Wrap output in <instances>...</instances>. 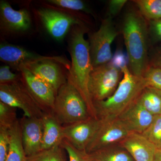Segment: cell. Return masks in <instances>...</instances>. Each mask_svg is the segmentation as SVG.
Returning <instances> with one entry per match:
<instances>
[{"mask_svg": "<svg viewBox=\"0 0 161 161\" xmlns=\"http://www.w3.org/2000/svg\"><path fill=\"white\" fill-rule=\"evenodd\" d=\"M85 33L86 29L82 25L72 27L69 41L71 62L66 75L67 79L80 93L87 106L90 115L97 118L88 90L90 75L94 67L90 55L89 43L85 38Z\"/></svg>", "mask_w": 161, "mask_h": 161, "instance_id": "6da1fadb", "label": "cell"}, {"mask_svg": "<svg viewBox=\"0 0 161 161\" xmlns=\"http://www.w3.org/2000/svg\"><path fill=\"white\" fill-rule=\"evenodd\" d=\"M149 26L139 12H128L124 19L123 34L126 48L129 67L132 74L142 77L149 65Z\"/></svg>", "mask_w": 161, "mask_h": 161, "instance_id": "7a4b0ae2", "label": "cell"}, {"mask_svg": "<svg viewBox=\"0 0 161 161\" xmlns=\"http://www.w3.org/2000/svg\"><path fill=\"white\" fill-rule=\"evenodd\" d=\"M124 76L113 95L94 103L96 116L117 117L137 100L147 85L143 77L132 74L127 65L121 69Z\"/></svg>", "mask_w": 161, "mask_h": 161, "instance_id": "3957f363", "label": "cell"}, {"mask_svg": "<svg viewBox=\"0 0 161 161\" xmlns=\"http://www.w3.org/2000/svg\"><path fill=\"white\" fill-rule=\"evenodd\" d=\"M52 113L64 125L85 120L90 114L80 93L68 80L58 91Z\"/></svg>", "mask_w": 161, "mask_h": 161, "instance_id": "277c9868", "label": "cell"}, {"mask_svg": "<svg viewBox=\"0 0 161 161\" xmlns=\"http://www.w3.org/2000/svg\"><path fill=\"white\" fill-rule=\"evenodd\" d=\"M0 100L10 106L20 109L25 117L42 118L46 113L35 100L21 78L12 83L0 84Z\"/></svg>", "mask_w": 161, "mask_h": 161, "instance_id": "5b68a950", "label": "cell"}, {"mask_svg": "<svg viewBox=\"0 0 161 161\" xmlns=\"http://www.w3.org/2000/svg\"><path fill=\"white\" fill-rule=\"evenodd\" d=\"M122 74L120 69L111 62L93 68L88 83L89 92L93 104L113 95Z\"/></svg>", "mask_w": 161, "mask_h": 161, "instance_id": "8992f818", "label": "cell"}, {"mask_svg": "<svg viewBox=\"0 0 161 161\" xmlns=\"http://www.w3.org/2000/svg\"><path fill=\"white\" fill-rule=\"evenodd\" d=\"M117 35L111 16L103 20L98 30L90 35L88 41L93 67L111 62L113 57L111 46Z\"/></svg>", "mask_w": 161, "mask_h": 161, "instance_id": "52a82bcc", "label": "cell"}, {"mask_svg": "<svg viewBox=\"0 0 161 161\" xmlns=\"http://www.w3.org/2000/svg\"><path fill=\"white\" fill-rule=\"evenodd\" d=\"M99 119L98 129L86 149L89 154L123 140L132 132L118 117Z\"/></svg>", "mask_w": 161, "mask_h": 161, "instance_id": "ba28073f", "label": "cell"}, {"mask_svg": "<svg viewBox=\"0 0 161 161\" xmlns=\"http://www.w3.org/2000/svg\"><path fill=\"white\" fill-rule=\"evenodd\" d=\"M0 60L19 72L26 64L42 60H56L68 70L71 65V62L63 57L41 56L21 47L8 43H2L0 45Z\"/></svg>", "mask_w": 161, "mask_h": 161, "instance_id": "9c48e42d", "label": "cell"}, {"mask_svg": "<svg viewBox=\"0 0 161 161\" xmlns=\"http://www.w3.org/2000/svg\"><path fill=\"white\" fill-rule=\"evenodd\" d=\"M38 14L47 32L58 42L63 40L72 27L81 25L74 17L54 9L42 8Z\"/></svg>", "mask_w": 161, "mask_h": 161, "instance_id": "30bf717a", "label": "cell"}, {"mask_svg": "<svg viewBox=\"0 0 161 161\" xmlns=\"http://www.w3.org/2000/svg\"><path fill=\"white\" fill-rule=\"evenodd\" d=\"M20 72L21 80L44 112L52 113L57 95L51 87L26 69Z\"/></svg>", "mask_w": 161, "mask_h": 161, "instance_id": "8fae6325", "label": "cell"}, {"mask_svg": "<svg viewBox=\"0 0 161 161\" xmlns=\"http://www.w3.org/2000/svg\"><path fill=\"white\" fill-rule=\"evenodd\" d=\"M99 119L90 117L78 122L63 125L64 137L78 150H86L99 125Z\"/></svg>", "mask_w": 161, "mask_h": 161, "instance_id": "7c38bea8", "label": "cell"}, {"mask_svg": "<svg viewBox=\"0 0 161 161\" xmlns=\"http://www.w3.org/2000/svg\"><path fill=\"white\" fill-rule=\"evenodd\" d=\"M60 65L63 66L56 60H48L28 64L22 68L28 70L46 82L57 95L60 88L67 80Z\"/></svg>", "mask_w": 161, "mask_h": 161, "instance_id": "4fadbf2b", "label": "cell"}, {"mask_svg": "<svg viewBox=\"0 0 161 161\" xmlns=\"http://www.w3.org/2000/svg\"><path fill=\"white\" fill-rule=\"evenodd\" d=\"M22 143L26 157L41 151L43 125V117H23L19 120Z\"/></svg>", "mask_w": 161, "mask_h": 161, "instance_id": "5bb4252c", "label": "cell"}, {"mask_svg": "<svg viewBox=\"0 0 161 161\" xmlns=\"http://www.w3.org/2000/svg\"><path fill=\"white\" fill-rule=\"evenodd\" d=\"M118 117L130 132L142 134L150 126L154 116L145 109L137 99Z\"/></svg>", "mask_w": 161, "mask_h": 161, "instance_id": "9a60e30c", "label": "cell"}, {"mask_svg": "<svg viewBox=\"0 0 161 161\" xmlns=\"http://www.w3.org/2000/svg\"><path fill=\"white\" fill-rule=\"evenodd\" d=\"M0 18L2 26L9 31H26L31 26L28 11L25 9L15 10L6 1L0 2Z\"/></svg>", "mask_w": 161, "mask_h": 161, "instance_id": "2e32d148", "label": "cell"}, {"mask_svg": "<svg viewBox=\"0 0 161 161\" xmlns=\"http://www.w3.org/2000/svg\"><path fill=\"white\" fill-rule=\"evenodd\" d=\"M121 142L134 161H153L156 147L142 134L131 132Z\"/></svg>", "mask_w": 161, "mask_h": 161, "instance_id": "e0dca14e", "label": "cell"}, {"mask_svg": "<svg viewBox=\"0 0 161 161\" xmlns=\"http://www.w3.org/2000/svg\"><path fill=\"white\" fill-rule=\"evenodd\" d=\"M43 130L41 150H48L61 145L64 137L63 126L52 113H46L43 117Z\"/></svg>", "mask_w": 161, "mask_h": 161, "instance_id": "ac0fdd59", "label": "cell"}, {"mask_svg": "<svg viewBox=\"0 0 161 161\" xmlns=\"http://www.w3.org/2000/svg\"><path fill=\"white\" fill-rule=\"evenodd\" d=\"M10 143L6 161H26V156L22 143L19 120L9 130Z\"/></svg>", "mask_w": 161, "mask_h": 161, "instance_id": "d6986e66", "label": "cell"}, {"mask_svg": "<svg viewBox=\"0 0 161 161\" xmlns=\"http://www.w3.org/2000/svg\"><path fill=\"white\" fill-rule=\"evenodd\" d=\"M137 100L153 115H161V92L147 87L139 96Z\"/></svg>", "mask_w": 161, "mask_h": 161, "instance_id": "ffe728a7", "label": "cell"}, {"mask_svg": "<svg viewBox=\"0 0 161 161\" xmlns=\"http://www.w3.org/2000/svg\"><path fill=\"white\" fill-rule=\"evenodd\" d=\"M133 2L145 19L150 21L161 19V0H136Z\"/></svg>", "mask_w": 161, "mask_h": 161, "instance_id": "44dd1931", "label": "cell"}, {"mask_svg": "<svg viewBox=\"0 0 161 161\" xmlns=\"http://www.w3.org/2000/svg\"><path fill=\"white\" fill-rule=\"evenodd\" d=\"M89 154L92 158L99 161H135L129 153L121 150L106 148Z\"/></svg>", "mask_w": 161, "mask_h": 161, "instance_id": "7402d4cb", "label": "cell"}, {"mask_svg": "<svg viewBox=\"0 0 161 161\" xmlns=\"http://www.w3.org/2000/svg\"><path fill=\"white\" fill-rule=\"evenodd\" d=\"M64 151L61 145L26 157V161H66Z\"/></svg>", "mask_w": 161, "mask_h": 161, "instance_id": "603a6c76", "label": "cell"}, {"mask_svg": "<svg viewBox=\"0 0 161 161\" xmlns=\"http://www.w3.org/2000/svg\"><path fill=\"white\" fill-rule=\"evenodd\" d=\"M142 134L157 149L161 148V115L154 116L150 126Z\"/></svg>", "mask_w": 161, "mask_h": 161, "instance_id": "cb8c5ba5", "label": "cell"}, {"mask_svg": "<svg viewBox=\"0 0 161 161\" xmlns=\"http://www.w3.org/2000/svg\"><path fill=\"white\" fill-rule=\"evenodd\" d=\"M18 120L15 108L0 101V127L10 129Z\"/></svg>", "mask_w": 161, "mask_h": 161, "instance_id": "d4e9b609", "label": "cell"}, {"mask_svg": "<svg viewBox=\"0 0 161 161\" xmlns=\"http://www.w3.org/2000/svg\"><path fill=\"white\" fill-rule=\"evenodd\" d=\"M47 3L55 6L75 11L84 12L92 14V10L86 3L80 0H49Z\"/></svg>", "mask_w": 161, "mask_h": 161, "instance_id": "484cf974", "label": "cell"}, {"mask_svg": "<svg viewBox=\"0 0 161 161\" xmlns=\"http://www.w3.org/2000/svg\"><path fill=\"white\" fill-rule=\"evenodd\" d=\"M142 77L146 80L147 87L161 92V69L149 64Z\"/></svg>", "mask_w": 161, "mask_h": 161, "instance_id": "4316f807", "label": "cell"}, {"mask_svg": "<svg viewBox=\"0 0 161 161\" xmlns=\"http://www.w3.org/2000/svg\"><path fill=\"white\" fill-rule=\"evenodd\" d=\"M61 145L67 153L69 161H91L90 154L85 150H78L64 139Z\"/></svg>", "mask_w": 161, "mask_h": 161, "instance_id": "83f0119b", "label": "cell"}, {"mask_svg": "<svg viewBox=\"0 0 161 161\" xmlns=\"http://www.w3.org/2000/svg\"><path fill=\"white\" fill-rule=\"evenodd\" d=\"M9 129L0 127V161H6L9 153Z\"/></svg>", "mask_w": 161, "mask_h": 161, "instance_id": "f1b7e54d", "label": "cell"}, {"mask_svg": "<svg viewBox=\"0 0 161 161\" xmlns=\"http://www.w3.org/2000/svg\"><path fill=\"white\" fill-rule=\"evenodd\" d=\"M10 68L8 65L2 66L0 68V84L12 83L20 79L21 76L14 74L10 71Z\"/></svg>", "mask_w": 161, "mask_h": 161, "instance_id": "f546056e", "label": "cell"}, {"mask_svg": "<svg viewBox=\"0 0 161 161\" xmlns=\"http://www.w3.org/2000/svg\"><path fill=\"white\" fill-rule=\"evenodd\" d=\"M127 0H111L108 2V16L113 17L120 12Z\"/></svg>", "mask_w": 161, "mask_h": 161, "instance_id": "4dcf8cb0", "label": "cell"}, {"mask_svg": "<svg viewBox=\"0 0 161 161\" xmlns=\"http://www.w3.org/2000/svg\"><path fill=\"white\" fill-rule=\"evenodd\" d=\"M149 30L156 40L161 42V19L150 21Z\"/></svg>", "mask_w": 161, "mask_h": 161, "instance_id": "1f68e13d", "label": "cell"}, {"mask_svg": "<svg viewBox=\"0 0 161 161\" xmlns=\"http://www.w3.org/2000/svg\"><path fill=\"white\" fill-rule=\"evenodd\" d=\"M111 63L121 70L123 67L126 66L125 57L121 52H117L114 57H112Z\"/></svg>", "mask_w": 161, "mask_h": 161, "instance_id": "d6a6232c", "label": "cell"}, {"mask_svg": "<svg viewBox=\"0 0 161 161\" xmlns=\"http://www.w3.org/2000/svg\"><path fill=\"white\" fill-rule=\"evenodd\" d=\"M150 65L161 69V48L156 53L152 58Z\"/></svg>", "mask_w": 161, "mask_h": 161, "instance_id": "836d02e7", "label": "cell"}, {"mask_svg": "<svg viewBox=\"0 0 161 161\" xmlns=\"http://www.w3.org/2000/svg\"><path fill=\"white\" fill-rule=\"evenodd\" d=\"M153 161H161V148L156 149Z\"/></svg>", "mask_w": 161, "mask_h": 161, "instance_id": "e575fe53", "label": "cell"}, {"mask_svg": "<svg viewBox=\"0 0 161 161\" xmlns=\"http://www.w3.org/2000/svg\"><path fill=\"white\" fill-rule=\"evenodd\" d=\"M91 157V156H90ZM91 161H99L95 159L92 158L91 157Z\"/></svg>", "mask_w": 161, "mask_h": 161, "instance_id": "d590c367", "label": "cell"}]
</instances>
